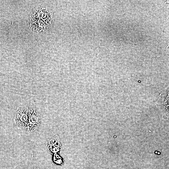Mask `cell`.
I'll return each mask as SVG.
<instances>
[{
  "mask_svg": "<svg viewBox=\"0 0 169 169\" xmlns=\"http://www.w3.org/2000/svg\"><path fill=\"white\" fill-rule=\"evenodd\" d=\"M53 159L55 163L59 164H60L61 163V161L59 160H61L60 157L56 153L54 154Z\"/></svg>",
  "mask_w": 169,
  "mask_h": 169,
  "instance_id": "4",
  "label": "cell"
},
{
  "mask_svg": "<svg viewBox=\"0 0 169 169\" xmlns=\"http://www.w3.org/2000/svg\"><path fill=\"white\" fill-rule=\"evenodd\" d=\"M46 146L48 151L51 153H59L62 149L59 138L57 136L48 141Z\"/></svg>",
  "mask_w": 169,
  "mask_h": 169,
  "instance_id": "3",
  "label": "cell"
},
{
  "mask_svg": "<svg viewBox=\"0 0 169 169\" xmlns=\"http://www.w3.org/2000/svg\"><path fill=\"white\" fill-rule=\"evenodd\" d=\"M40 123L39 114L35 109L28 108V119L25 130L33 132L38 129Z\"/></svg>",
  "mask_w": 169,
  "mask_h": 169,
  "instance_id": "1",
  "label": "cell"
},
{
  "mask_svg": "<svg viewBox=\"0 0 169 169\" xmlns=\"http://www.w3.org/2000/svg\"><path fill=\"white\" fill-rule=\"evenodd\" d=\"M28 108L21 107L17 109L15 114V120L17 126L25 129L28 119Z\"/></svg>",
  "mask_w": 169,
  "mask_h": 169,
  "instance_id": "2",
  "label": "cell"
}]
</instances>
